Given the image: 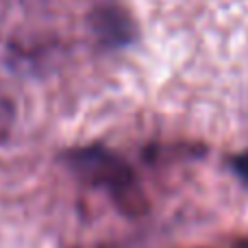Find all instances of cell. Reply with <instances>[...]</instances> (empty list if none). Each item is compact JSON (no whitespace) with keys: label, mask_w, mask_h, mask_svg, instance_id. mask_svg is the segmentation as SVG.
<instances>
[{"label":"cell","mask_w":248,"mask_h":248,"mask_svg":"<svg viewBox=\"0 0 248 248\" xmlns=\"http://www.w3.org/2000/svg\"><path fill=\"white\" fill-rule=\"evenodd\" d=\"M77 166L83 170V174H92L100 185L113 189L116 194H126L131 179H128V172L124 170V166L120 161H116L113 157H109L107 153H100V150H85L81 153V159L77 161Z\"/></svg>","instance_id":"cell-1"},{"label":"cell","mask_w":248,"mask_h":248,"mask_svg":"<svg viewBox=\"0 0 248 248\" xmlns=\"http://www.w3.org/2000/svg\"><path fill=\"white\" fill-rule=\"evenodd\" d=\"M13 122V109L4 98H0V141L9 135V128Z\"/></svg>","instance_id":"cell-2"},{"label":"cell","mask_w":248,"mask_h":248,"mask_svg":"<svg viewBox=\"0 0 248 248\" xmlns=\"http://www.w3.org/2000/svg\"><path fill=\"white\" fill-rule=\"evenodd\" d=\"M233 166H235V170L240 172L244 179H248V155H244V157H237Z\"/></svg>","instance_id":"cell-3"}]
</instances>
